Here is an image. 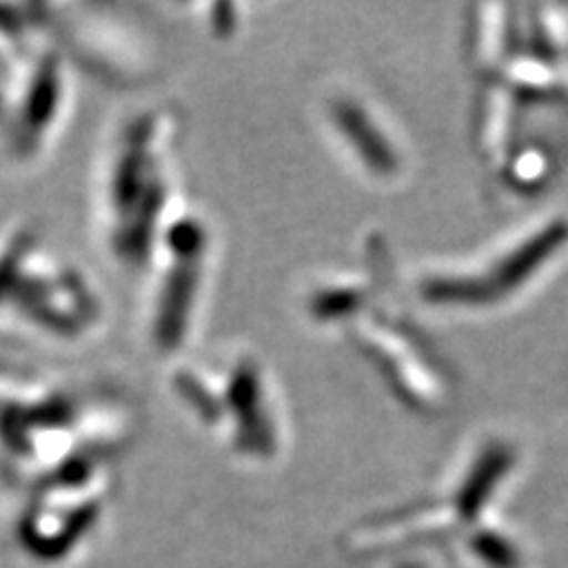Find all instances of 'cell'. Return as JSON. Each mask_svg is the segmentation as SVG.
Masks as SVG:
<instances>
[{
  "label": "cell",
  "mask_w": 568,
  "mask_h": 568,
  "mask_svg": "<svg viewBox=\"0 0 568 568\" xmlns=\"http://www.w3.org/2000/svg\"><path fill=\"white\" fill-rule=\"evenodd\" d=\"M334 116L339 121V126L344 123V129L348 131V138L355 148H361L367 164L369 166H379L390 173V169L396 166V156L390 152L388 142L384 138H377L375 126H372L369 119L365 116L363 110H358L355 104H336L334 106Z\"/></svg>",
  "instance_id": "cell-1"
}]
</instances>
